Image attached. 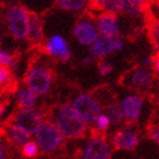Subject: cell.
<instances>
[{
  "instance_id": "6da1fadb",
  "label": "cell",
  "mask_w": 159,
  "mask_h": 159,
  "mask_svg": "<svg viewBox=\"0 0 159 159\" xmlns=\"http://www.w3.org/2000/svg\"><path fill=\"white\" fill-rule=\"evenodd\" d=\"M53 123L65 139H80L85 134L86 123L68 103H63L53 111Z\"/></svg>"
},
{
  "instance_id": "7a4b0ae2",
  "label": "cell",
  "mask_w": 159,
  "mask_h": 159,
  "mask_svg": "<svg viewBox=\"0 0 159 159\" xmlns=\"http://www.w3.org/2000/svg\"><path fill=\"white\" fill-rule=\"evenodd\" d=\"M34 141L38 143L40 151L46 153H51L63 146L64 135L61 134L55 123L43 122L40 129L34 134Z\"/></svg>"
},
{
  "instance_id": "3957f363",
  "label": "cell",
  "mask_w": 159,
  "mask_h": 159,
  "mask_svg": "<svg viewBox=\"0 0 159 159\" xmlns=\"http://www.w3.org/2000/svg\"><path fill=\"white\" fill-rule=\"evenodd\" d=\"M7 26L9 33L16 40H24L29 35L31 15L24 7L11 6L7 10Z\"/></svg>"
},
{
  "instance_id": "277c9868",
  "label": "cell",
  "mask_w": 159,
  "mask_h": 159,
  "mask_svg": "<svg viewBox=\"0 0 159 159\" xmlns=\"http://www.w3.org/2000/svg\"><path fill=\"white\" fill-rule=\"evenodd\" d=\"M70 106L86 124H93L102 113V106L96 97L90 93H80L72 100Z\"/></svg>"
},
{
  "instance_id": "5b68a950",
  "label": "cell",
  "mask_w": 159,
  "mask_h": 159,
  "mask_svg": "<svg viewBox=\"0 0 159 159\" xmlns=\"http://www.w3.org/2000/svg\"><path fill=\"white\" fill-rule=\"evenodd\" d=\"M52 83V70L44 65L31 67L25 75V84L38 96H44L50 90Z\"/></svg>"
},
{
  "instance_id": "8992f818",
  "label": "cell",
  "mask_w": 159,
  "mask_h": 159,
  "mask_svg": "<svg viewBox=\"0 0 159 159\" xmlns=\"http://www.w3.org/2000/svg\"><path fill=\"white\" fill-rule=\"evenodd\" d=\"M44 122L42 111L34 107H20L15 113L11 123L20 126L31 135H34Z\"/></svg>"
},
{
  "instance_id": "52a82bcc",
  "label": "cell",
  "mask_w": 159,
  "mask_h": 159,
  "mask_svg": "<svg viewBox=\"0 0 159 159\" xmlns=\"http://www.w3.org/2000/svg\"><path fill=\"white\" fill-rule=\"evenodd\" d=\"M124 48V41L118 35L107 37L99 34L94 42L91 44L90 53L93 58H105L115 51H120Z\"/></svg>"
},
{
  "instance_id": "ba28073f",
  "label": "cell",
  "mask_w": 159,
  "mask_h": 159,
  "mask_svg": "<svg viewBox=\"0 0 159 159\" xmlns=\"http://www.w3.org/2000/svg\"><path fill=\"white\" fill-rule=\"evenodd\" d=\"M147 1L148 0H107L102 8L115 14L123 13L129 16H138L142 13Z\"/></svg>"
},
{
  "instance_id": "9c48e42d",
  "label": "cell",
  "mask_w": 159,
  "mask_h": 159,
  "mask_svg": "<svg viewBox=\"0 0 159 159\" xmlns=\"http://www.w3.org/2000/svg\"><path fill=\"white\" fill-rule=\"evenodd\" d=\"M111 147L102 136H96L88 141L82 152L84 159H109Z\"/></svg>"
},
{
  "instance_id": "30bf717a",
  "label": "cell",
  "mask_w": 159,
  "mask_h": 159,
  "mask_svg": "<svg viewBox=\"0 0 159 159\" xmlns=\"http://www.w3.org/2000/svg\"><path fill=\"white\" fill-rule=\"evenodd\" d=\"M44 50L48 55L61 60L64 63L68 61L72 58V52L68 48L67 41L60 34H53L49 39H47L44 43Z\"/></svg>"
},
{
  "instance_id": "8fae6325",
  "label": "cell",
  "mask_w": 159,
  "mask_h": 159,
  "mask_svg": "<svg viewBox=\"0 0 159 159\" xmlns=\"http://www.w3.org/2000/svg\"><path fill=\"white\" fill-rule=\"evenodd\" d=\"M74 38L82 46H91L94 40L98 38L99 32L97 29V25L89 20H79L73 30Z\"/></svg>"
},
{
  "instance_id": "7c38bea8",
  "label": "cell",
  "mask_w": 159,
  "mask_h": 159,
  "mask_svg": "<svg viewBox=\"0 0 159 159\" xmlns=\"http://www.w3.org/2000/svg\"><path fill=\"white\" fill-rule=\"evenodd\" d=\"M139 134L134 129H120L114 135L111 144L115 150H134L139 144Z\"/></svg>"
},
{
  "instance_id": "4fadbf2b",
  "label": "cell",
  "mask_w": 159,
  "mask_h": 159,
  "mask_svg": "<svg viewBox=\"0 0 159 159\" xmlns=\"http://www.w3.org/2000/svg\"><path fill=\"white\" fill-rule=\"evenodd\" d=\"M120 108L125 119L129 122L138 120L143 109V98L138 94H129L120 101Z\"/></svg>"
},
{
  "instance_id": "5bb4252c",
  "label": "cell",
  "mask_w": 159,
  "mask_h": 159,
  "mask_svg": "<svg viewBox=\"0 0 159 159\" xmlns=\"http://www.w3.org/2000/svg\"><path fill=\"white\" fill-rule=\"evenodd\" d=\"M129 85L136 90H148L153 83L152 72L144 66L136 67L129 75Z\"/></svg>"
},
{
  "instance_id": "9a60e30c",
  "label": "cell",
  "mask_w": 159,
  "mask_h": 159,
  "mask_svg": "<svg viewBox=\"0 0 159 159\" xmlns=\"http://www.w3.org/2000/svg\"><path fill=\"white\" fill-rule=\"evenodd\" d=\"M97 29L101 35L116 37L119 33V23L115 13L105 11L100 14L97 20Z\"/></svg>"
},
{
  "instance_id": "2e32d148",
  "label": "cell",
  "mask_w": 159,
  "mask_h": 159,
  "mask_svg": "<svg viewBox=\"0 0 159 159\" xmlns=\"http://www.w3.org/2000/svg\"><path fill=\"white\" fill-rule=\"evenodd\" d=\"M7 135H8V139L11 141V142L15 144V146L22 147L23 144L30 141L31 134L27 133L24 129H22L20 126L16 125L11 123L8 129H7Z\"/></svg>"
},
{
  "instance_id": "e0dca14e",
  "label": "cell",
  "mask_w": 159,
  "mask_h": 159,
  "mask_svg": "<svg viewBox=\"0 0 159 159\" xmlns=\"http://www.w3.org/2000/svg\"><path fill=\"white\" fill-rule=\"evenodd\" d=\"M16 99L20 107H34L38 101V94L26 86L17 91Z\"/></svg>"
},
{
  "instance_id": "ac0fdd59",
  "label": "cell",
  "mask_w": 159,
  "mask_h": 159,
  "mask_svg": "<svg viewBox=\"0 0 159 159\" xmlns=\"http://www.w3.org/2000/svg\"><path fill=\"white\" fill-rule=\"evenodd\" d=\"M27 38L32 42H40L43 38V23L37 15H32L30 20V30Z\"/></svg>"
},
{
  "instance_id": "d6986e66",
  "label": "cell",
  "mask_w": 159,
  "mask_h": 159,
  "mask_svg": "<svg viewBox=\"0 0 159 159\" xmlns=\"http://www.w3.org/2000/svg\"><path fill=\"white\" fill-rule=\"evenodd\" d=\"M107 115L109 116L111 124H114V125H120L125 120L120 105H118L116 102H111L108 105V107H107Z\"/></svg>"
},
{
  "instance_id": "ffe728a7",
  "label": "cell",
  "mask_w": 159,
  "mask_h": 159,
  "mask_svg": "<svg viewBox=\"0 0 159 159\" xmlns=\"http://www.w3.org/2000/svg\"><path fill=\"white\" fill-rule=\"evenodd\" d=\"M88 0H58V6L67 11H81L85 8Z\"/></svg>"
},
{
  "instance_id": "44dd1931",
  "label": "cell",
  "mask_w": 159,
  "mask_h": 159,
  "mask_svg": "<svg viewBox=\"0 0 159 159\" xmlns=\"http://www.w3.org/2000/svg\"><path fill=\"white\" fill-rule=\"evenodd\" d=\"M22 155L26 158H35L39 155L40 149L35 141H27L25 144L22 146Z\"/></svg>"
},
{
  "instance_id": "7402d4cb",
  "label": "cell",
  "mask_w": 159,
  "mask_h": 159,
  "mask_svg": "<svg viewBox=\"0 0 159 159\" xmlns=\"http://www.w3.org/2000/svg\"><path fill=\"white\" fill-rule=\"evenodd\" d=\"M94 127L97 129L98 132L105 133L109 129L110 125H111V120H110L109 116L106 115V114H100L99 116L97 117V119L94 120Z\"/></svg>"
},
{
  "instance_id": "603a6c76",
  "label": "cell",
  "mask_w": 159,
  "mask_h": 159,
  "mask_svg": "<svg viewBox=\"0 0 159 159\" xmlns=\"http://www.w3.org/2000/svg\"><path fill=\"white\" fill-rule=\"evenodd\" d=\"M11 80V72L8 66L0 65V85H6Z\"/></svg>"
},
{
  "instance_id": "cb8c5ba5",
  "label": "cell",
  "mask_w": 159,
  "mask_h": 159,
  "mask_svg": "<svg viewBox=\"0 0 159 159\" xmlns=\"http://www.w3.org/2000/svg\"><path fill=\"white\" fill-rule=\"evenodd\" d=\"M113 64L110 61H107V60H102L100 61L99 65H98V70H99V74L101 76H106V75H109L111 72H113Z\"/></svg>"
},
{
  "instance_id": "d4e9b609",
  "label": "cell",
  "mask_w": 159,
  "mask_h": 159,
  "mask_svg": "<svg viewBox=\"0 0 159 159\" xmlns=\"http://www.w3.org/2000/svg\"><path fill=\"white\" fill-rule=\"evenodd\" d=\"M0 65L8 67L13 65V57H11V55L2 49H0Z\"/></svg>"
},
{
  "instance_id": "484cf974",
  "label": "cell",
  "mask_w": 159,
  "mask_h": 159,
  "mask_svg": "<svg viewBox=\"0 0 159 159\" xmlns=\"http://www.w3.org/2000/svg\"><path fill=\"white\" fill-rule=\"evenodd\" d=\"M151 38H152L153 44L156 49L159 51V23H155L151 26Z\"/></svg>"
},
{
  "instance_id": "4316f807",
  "label": "cell",
  "mask_w": 159,
  "mask_h": 159,
  "mask_svg": "<svg viewBox=\"0 0 159 159\" xmlns=\"http://www.w3.org/2000/svg\"><path fill=\"white\" fill-rule=\"evenodd\" d=\"M149 135H150V139L153 140L159 147V124L153 125L152 127L149 129Z\"/></svg>"
},
{
  "instance_id": "83f0119b",
  "label": "cell",
  "mask_w": 159,
  "mask_h": 159,
  "mask_svg": "<svg viewBox=\"0 0 159 159\" xmlns=\"http://www.w3.org/2000/svg\"><path fill=\"white\" fill-rule=\"evenodd\" d=\"M153 58H151V57H144L142 59V66L144 67H148V68H150L151 66H153Z\"/></svg>"
},
{
  "instance_id": "f1b7e54d",
  "label": "cell",
  "mask_w": 159,
  "mask_h": 159,
  "mask_svg": "<svg viewBox=\"0 0 159 159\" xmlns=\"http://www.w3.org/2000/svg\"><path fill=\"white\" fill-rule=\"evenodd\" d=\"M6 150H5V144L3 142L0 140V159H5L6 158Z\"/></svg>"
},
{
  "instance_id": "f546056e",
  "label": "cell",
  "mask_w": 159,
  "mask_h": 159,
  "mask_svg": "<svg viewBox=\"0 0 159 159\" xmlns=\"http://www.w3.org/2000/svg\"><path fill=\"white\" fill-rule=\"evenodd\" d=\"M91 2H93V3H96L97 6H99V7H101L102 8V6H103V3L106 2L107 0H90Z\"/></svg>"
},
{
  "instance_id": "4dcf8cb0",
  "label": "cell",
  "mask_w": 159,
  "mask_h": 159,
  "mask_svg": "<svg viewBox=\"0 0 159 159\" xmlns=\"http://www.w3.org/2000/svg\"><path fill=\"white\" fill-rule=\"evenodd\" d=\"M92 60H93V57H92V55L90 53V56H86L84 59H83V63L85 64V65H88V64H91L92 63Z\"/></svg>"
},
{
  "instance_id": "1f68e13d",
  "label": "cell",
  "mask_w": 159,
  "mask_h": 159,
  "mask_svg": "<svg viewBox=\"0 0 159 159\" xmlns=\"http://www.w3.org/2000/svg\"><path fill=\"white\" fill-rule=\"evenodd\" d=\"M153 66H155V68H156V70L159 73V56L157 57L156 59L153 60Z\"/></svg>"
},
{
  "instance_id": "d6a6232c",
  "label": "cell",
  "mask_w": 159,
  "mask_h": 159,
  "mask_svg": "<svg viewBox=\"0 0 159 159\" xmlns=\"http://www.w3.org/2000/svg\"><path fill=\"white\" fill-rule=\"evenodd\" d=\"M3 111H5V105H0V118L2 116Z\"/></svg>"
},
{
  "instance_id": "836d02e7",
  "label": "cell",
  "mask_w": 159,
  "mask_h": 159,
  "mask_svg": "<svg viewBox=\"0 0 159 159\" xmlns=\"http://www.w3.org/2000/svg\"><path fill=\"white\" fill-rule=\"evenodd\" d=\"M157 103H158V107H159V94H158V97H157Z\"/></svg>"
}]
</instances>
